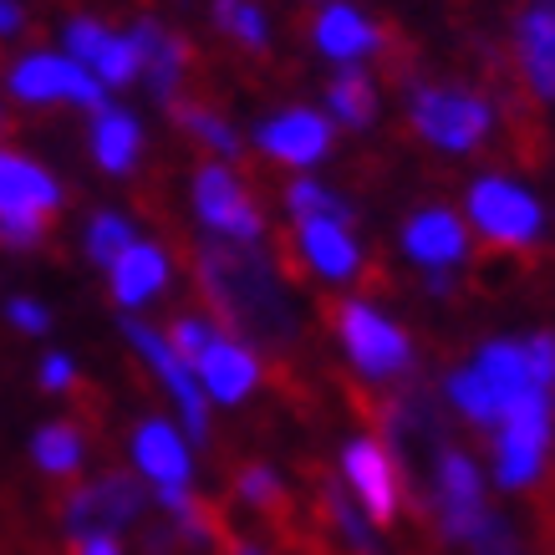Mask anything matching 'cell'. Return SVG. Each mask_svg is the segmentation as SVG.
Returning <instances> with one entry per match:
<instances>
[{"mask_svg": "<svg viewBox=\"0 0 555 555\" xmlns=\"http://www.w3.org/2000/svg\"><path fill=\"white\" fill-rule=\"evenodd\" d=\"M317 47L337 62H352V56H367L383 47V26H372L352 5H326L317 16Z\"/></svg>", "mask_w": 555, "mask_h": 555, "instance_id": "obj_22", "label": "cell"}, {"mask_svg": "<svg viewBox=\"0 0 555 555\" xmlns=\"http://www.w3.org/2000/svg\"><path fill=\"white\" fill-rule=\"evenodd\" d=\"M133 464L143 479H153V489H189V474H194L184 438L164 418H143L133 428Z\"/></svg>", "mask_w": 555, "mask_h": 555, "instance_id": "obj_19", "label": "cell"}, {"mask_svg": "<svg viewBox=\"0 0 555 555\" xmlns=\"http://www.w3.org/2000/svg\"><path fill=\"white\" fill-rule=\"evenodd\" d=\"M72 383H77V367H72L67 352H47V357H41V387H47V392H67Z\"/></svg>", "mask_w": 555, "mask_h": 555, "instance_id": "obj_34", "label": "cell"}, {"mask_svg": "<svg viewBox=\"0 0 555 555\" xmlns=\"http://www.w3.org/2000/svg\"><path fill=\"white\" fill-rule=\"evenodd\" d=\"M107 281H113V301L133 311V306L153 301L158 291L169 286V255L158 250V245H149V240H133V245L113 260Z\"/></svg>", "mask_w": 555, "mask_h": 555, "instance_id": "obj_20", "label": "cell"}, {"mask_svg": "<svg viewBox=\"0 0 555 555\" xmlns=\"http://www.w3.org/2000/svg\"><path fill=\"white\" fill-rule=\"evenodd\" d=\"M194 215H199V224L209 235L230 240V245L266 240L260 204H255V194L245 189V179H240L235 169H224V164H204V169L194 173Z\"/></svg>", "mask_w": 555, "mask_h": 555, "instance_id": "obj_8", "label": "cell"}, {"mask_svg": "<svg viewBox=\"0 0 555 555\" xmlns=\"http://www.w3.org/2000/svg\"><path fill=\"white\" fill-rule=\"evenodd\" d=\"M5 321H11L16 332H26V337L51 332V311L41 301H31V296H11V301H5Z\"/></svg>", "mask_w": 555, "mask_h": 555, "instance_id": "obj_33", "label": "cell"}, {"mask_svg": "<svg viewBox=\"0 0 555 555\" xmlns=\"http://www.w3.org/2000/svg\"><path fill=\"white\" fill-rule=\"evenodd\" d=\"M286 209L296 219H337V224H352V204H341L332 189H321L317 179H296L286 184Z\"/></svg>", "mask_w": 555, "mask_h": 555, "instance_id": "obj_30", "label": "cell"}, {"mask_svg": "<svg viewBox=\"0 0 555 555\" xmlns=\"http://www.w3.org/2000/svg\"><path fill=\"white\" fill-rule=\"evenodd\" d=\"M469 219L489 245L505 250H530L540 240V204L509 179H479L469 189Z\"/></svg>", "mask_w": 555, "mask_h": 555, "instance_id": "obj_11", "label": "cell"}, {"mask_svg": "<svg viewBox=\"0 0 555 555\" xmlns=\"http://www.w3.org/2000/svg\"><path fill=\"white\" fill-rule=\"evenodd\" d=\"M133 219L128 215H113V209H98V215L87 219V235H82V245H87V260L92 266H102V270H113V260H118L128 245H133Z\"/></svg>", "mask_w": 555, "mask_h": 555, "instance_id": "obj_29", "label": "cell"}, {"mask_svg": "<svg viewBox=\"0 0 555 555\" xmlns=\"http://www.w3.org/2000/svg\"><path fill=\"white\" fill-rule=\"evenodd\" d=\"M0 118H5V107H0Z\"/></svg>", "mask_w": 555, "mask_h": 555, "instance_id": "obj_39", "label": "cell"}, {"mask_svg": "<svg viewBox=\"0 0 555 555\" xmlns=\"http://www.w3.org/2000/svg\"><path fill=\"white\" fill-rule=\"evenodd\" d=\"M194 377H199L204 398H215V403H245L260 383V357L235 341L230 332H215L209 347L194 357Z\"/></svg>", "mask_w": 555, "mask_h": 555, "instance_id": "obj_16", "label": "cell"}, {"mask_svg": "<svg viewBox=\"0 0 555 555\" xmlns=\"http://www.w3.org/2000/svg\"><path fill=\"white\" fill-rule=\"evenodd\" d=\"M260 153L275 158V164H291V169H311L321 164L326 153H332V122L311 113V107H286V113H275V118L260 122V133H255Z\"/></svg>", "mask_w": 555, "mask_h": 555, "instance_id": "obj_14", "label": "cell"}, {"mask_svg": "<svg viewBox=\"0 0 555 555\" xmlns=\"http://www.w3.org/2000/svg\"><path fill=\"white\" fill-rule=\"evenodd\" d=\"M21 31H26V11H21L16 0H0V41H11Z\"/></svg>", "mask_w": 555, "mask_h": 555, "instance_id": "obj_36", "label": "cell"}, {"mask_svg": "<svg viewBox=\"0 0 555 555\" xmlns=\"http://www.w3.org/2000/svg\"><path fill=\"white\" fill-rule=\"evenodd\" d=\"M408 87H413L408 118H413L423 143L449 149V153H469L489 138L494 113H489V102L479 92L454 87V82H408Z\"/></svg>", "mask_w": 555, "mask_h": 555, "instance_id": "obj_4", "label": "cell"}, {"mask_svg": "<svg viewBox=\"0 0 555 555\" xmlns=\"http://www.w3.org/2000/svg\"><path fill=\"white\" fill-rule=\"evenodd\" d=\"M219 551H224V555H266V545H255V540H245L240 530H224V540H219Z\"/></svg>", "mask_w": 555, "mask_h": 555, "instance_id": "obj_37", "label": "cell"}, {"mask_svg": "<svg viewBox=\"0 0 555 555\" xmlns=\"http://www.w3.org/2000/svg\"><path fill=\"white\" fill-rule=\"evenodd\" d=\"M128 41H133V56H138V82L169 107V102L179 98V82H184V72H189L184 36H173L169 26H158V21H133V26H128Z\"/></svg>", "mask_w": 555, "mask_h": 555, "instance_id": "obj_15", "label": "cell"}, {"mask_svg": "<svg viewBox=\"0 0 555 555\" xmlns=\"http://www.w3.org/2000/svg\"><path fill=\"white\" fill-rule=\"evenodd\" d=\"M215 26L245 51L270 47V21L260 11V0H215Z\"/></svg>", "mask_w": 555, "mask_h": 555, "instance_id": "obj_28", "label": "cell"}, {"mask_svg": "<svg viewBox=\"0 0 555 555\" xmlns=\"http://www.w3.org/2000/svg\"><path fill=\"white\" fill-rule=\"evenodd\" d=\"M72 555H122L118 535H87V540H72Z\"/></svg>", "mask_w": 555, "mask_h": 555, "instance_id": "obj_35", "label": "cell"}, {"mask_svg": "<svg viewBox=\"0 0 555 555\" xmlns=\"http://www.w3.org/2000/svg\"><path fill=\"white\" fill-rule=\"evenodd\" d=\"M326 113L341 122V128H367L377 118V92H372V77H362L357 67L337 72L326 82Z\"/></svg>", "mask_w": 555, "mask_h": 555, "instance_id": "obj_25", "label": "cell"}, {"mask_svg": "<svg viewBox=\"0 0 555 555\" xmlns=\"http://www.w3.org/2000/svg\"><path fill=\"white\" fill-rule=\"evenodd\" d=\"M474 367H479V377H485L489 387H494V398L500 403H515L520 392H530V362H525V341H485L479 347V357H474ZM540 392V387H535Z\"/></svg>", "mask_w": 555, "mask_h": 555, "instance_id": "obj_24", "label": "cell"}, {"mask_svg": "<svg viewBox=\"0 0 555 555\" xmlns=\"http://www.w3.org/2000/svg\"><path fill=\"white\" fill-rule=\"evenodd\" d=\"M92 158H98L102 173H133L138 153H143V122L128 113V107H113V102H102L98 113H92Z\"/></svg>", "mask_w": 555, "mask_h": 555, "instance_id": "obj_21", "label": "cell"}, {"mask_svg": "<svg viewBox=\"0 0 555 555\" xmlns=\"http://www.w3.org/2000/svg\"><path fill=\"white\" fill-rule=\"evenodd\" d=\"M296 255H286V266L301 275V266H311L326 281H357L362 275V250L347 235V224L337 219H296V240H286Z\"/></svg>", "mask_w": 555, "mask_h": 555, "instance_id": "obj_13", "label": "cell"}, {"mask_svg": "<svg viewBox=\"0 0 555 555\" xmlns=\"http://www.w3.org/2000/svg\"><path fill=\"white\" fill-rule=\"evenodd\" d=\"M194 281L199 296L215 311V326H224L235 341L266 347V352H291L301 337V321L291 306L281 275L255 245H230V240H204L194 245Z\"/></svg>", "mask_w": 555, "mask_h": 555, "instance_id": "obj_1", "label": "cell"}, {"mask_svg": "<svg viewBox=\"0 0 555 555\" xmlns=\"http://www.w3.org/2000/svg\"><path fill=\"white\" fill-rule=\"evenodd\" d=\"M515 67L535 102H555V11L530 5L515 21Z\"/></svg>", "mask_w": 555, "mask_h": 555, "instance_id": "obj_17", "label": "cell"}, {"mask_svg": "<svg viewBox=\"0 0 555 555\" xmlns=\"http://www.w3.org/2000/svg\"><path fill=\"white\" fill-rule=\"evenodd\" d=\"M469 551H474V555H520V540H515V525H509L505 515H500V509H489V515H485V525L474 530Z\"/></svg>", "mask_w": 555, "mask_h": 555, "instance_id": "obj_31", "label": "cell"}, {"mask_svg": "<svg viewBox=\"0 0 555 555\" xmlns=\"http://www.w3.org/2000/svg\"><path fill=\"white\" fill-rule=\"evenodd\" d=\"M326 321L337 332L341 352L372 383H398L413 372V341L398 321L377 317L367 301H326Z\"/></svg>", "mask_w": 555, "mask_h": 555, "instance_id": "obj_3", "label": "cell"}, {"mask_svg": "<svg viewBox=\"0 0 555 555\" xmlns=\"http://www.w3.org/2000/svg\"><path fill=\"white\" fill-rule=\"evenodd\" d=\"M62 209V184L36 158L0 149V245L5 250H36L47 240L51 219Z\"/></svg>", "mask_w": 555, "mask_h": 555, "instance_id": "obj_2", "label": "cell"}, {"mask_svg": "<svg viewBox=\"0 0 555 555\" xmlns=\"http://www.w3.org/2000/svg\"><path fill=\"white\" fill-rule=\"evenodd\" d=\"M62 41H67L62 51H67L72 62H82L102 87L138 82V56H133L128 31H113V26H102L98 16H72L67 31H62Z\"/></svg>", "mask_w": 555, "mask_h": 555, "instance_id": "obj_12", "label": "cell"}, {"mask_svg": "<svg viewBox=\"0 0 555 555\" xmlns=\"http://www.w3.org/2000/svg\"><path fill=\"white\" fill-rule=\"evenodd\" d=\"M149 494L138 485L128 469H107L98 474L92 485L72 489L67 505H62V520H67L72 540H87V535H118L128 525L143 515Z\"/></svg>", "mask_w": 555, "mask_h": 555, "instance_id": "obj_9", "label": "cell"}, {"mask_svg": "<svg viewBox=\"0 0 555 555\" xmlns=\"http://www.w3.org/2000/svg\"><path fill=\"white\" fill-rule=\"evenodd\" d=\"M403 250L428 270H449L454 260L469 255V230H464V219L449 215L443 204H428L418 215L403 224Z\"/></svg>", "mask_w": 555, "mask_h": 555, "instance_id": "obj_18", "label": "cell"}, {"mask_svg": "<svg viewBox=\"0 0 555 555\" xmlns=\"http://www.w3.org/2000/svg\"><path fill=\"white\" fill-rule=\"evenodd\" d=\"M5 92L16 102H31V107L72 102V107H87V113H98L107 102V87L82 62H72L67 51H26V56H16L11 72H5Z\"/></svg>", "mask_w": 555, "mask_h": 555, "instance_id": "obj_6", "label": "cell"}, {"mask_svg": "<svg viewBox=\"0 0 555 555\" xmlns=\"http://www.w3.org/2000/svg\"><path fill=\"white\" fill-rule=\"evenodd\" d=\"M122 337L133 341V352L143 357L153 367V377L173 392V403H179V418H184L189 438H199V443H209V398H204L199 377H194V367H189L184 357L169 347V337L164 332H153L149 321H122Z\"/></svg>", "mask_w": 555, "mask_h": 555, "instance_id": "obj_10", "label": "cell"}, {"mask_svg": "<svg viewBox=\"0 0 555 555\" xmlns=\"http://www.w3.org/2000/svg\"><path fill=\"white\" fill-rule=\"evenodd\" d=\"M449 403L464 413V418L474 423V428H500V418H505V403L494 398V387L479 377V367H454L449 372Z\"/></svg>", "mask_w": 555, "mask_h": 555, "instance_id": "obj_27", "label": "cell"}, {"mask_svg": "<svg viewBox=\"0 0 555 555\" xmlns=\"http://www.w3.org/2000/svg\"><path fill=\"white\" fill-rule=\"evenodd\" d=\"M31 459H36V469L56 474V479L77 474L82 469V434H77V423H67V418L41 423L31 438Z\"/></svg>", "mask_w": 555, "mask_h": 555, "instance_id": "obj_26", "label": "cell"}, {"mask_svg": "<svg viewBox=\"0 0 555 555\" xmlns=\"http://www.w3.org/2000/svg\"><path fill=\"white\" fill-rule=\"evenodd\" d=\"M341 485L377 530H392L403 520V469L383 438H352L341 449Z\"/></svg>", "mask_w": 555, "mask_h": 555, "instance_id": "obj_7", "label": "cell"}, {"mask_svg": "<svg viewBox=\"0 0 555 555\" xmlns=\"http://www.w3.org/2000/svg\"><path fill=\"white\" fill-rule=\"evenodd\" d=\"M169 113H173V122H179V128H184V133L194 138L204 153H215V158H240L235 122L224 118L219 107H209V102H194V98H173Z\"/></svg>", "mask_w": 555, "mask_h": 555, "instance_id": "obj_23", "label": "cell"}, {"mask_svg": "<svg viewBox=\"0 0 555 555\" xmlns=\"http://www.w3.org/2000/svg\"><path fill=\"white\" fill-rule=\"evenodd\" d=\"M525 362H530V383L555 403V332H535L525 341Z\"/></svg>", "mask_w": 555, "mask_h": 555, "instance_id": "obj_32", "label": "cell"}, {"mask_svg": "<svg viewBox=\"0 0 555 555\" xmlns=\"http://www.w3.org/2000/svg\"><path fill=\"white\" fill-rule=\"evenodd\" d=\"M551 398L545 392H520L500 418V438H494V474L505 489H535L545 474V454H551Z\"/></svg>", "mask_w": 555, "mask_h": 555, "instance_id": "obj_5", "label": "cell"}, {"mask_svg": "<svg viewBox=\"0 0 555 555\" xmlns=\"http://www.w3.org/2000/svg\"><path fill=\"white\" fill-rule=\"evenodd\" d=\"M535 5H545V11H555V0H535Z\"/></svg>", "mask_w": 555, "mask_h": 555, "instance_id": "obj_38", "label": "cell"}]
</instances>
